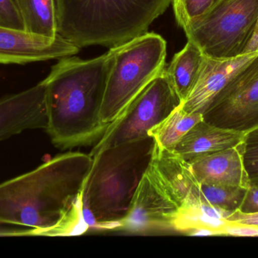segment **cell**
<instances>
[{
  "instance_id": "1",
  "label": "cell",
  "mask_w": 258,
  "mask_h": 258,
  "mask_svg": "<svg viewBox=\"0 0 258 258\" xmlns=\"http://www.w3.org/2000/svg\"><path fill=\"white\" fill-rule=\"evenodd\" d=\"M90 154L68 151L36 169L0 183V224L21 226V234L65 236L89 228L83 193Z\"/></svg>"
},
{
  "instance_id": "2",
  "label": "cell",
  "mask_w": 258,
  "mask_h": 258,
  "mask_svg": "<svg viewBox=\"0 0 258 258\" xmlns=\"http://www.w3.org/2000/svg\"><path fill=\"white\" fill-rule=\"evenodd\" d=\"M111 53L89 60L60 59L42 80L45 87V131L62 150L91 145L105 134L101 112Z\"/></svg>"
},
{
  "instance_id": "3",
  "label": "cell",
  "mask_w": 258,
  "mask_h": 258,
  "mask_svg": "<svg viewBox=\"0 0 258 258\" xmlns=\"http://www.w3.org/2000/svg\"><path fill=\"white\" fill-rule=\"evenodd\" d=\"M155 146L153 136H147L92 156L83 193V215L89 227L115 230L126 216Z\"/></svg>"
},
{
  "instance_id": "4",
  "label": "cell",
  "mask_w": 258,
  "mask_h": 258,
  "mask_svg": "<svg viewBox=\"0 0 258 258\" xmlns=\"http://www.w3.org/2000/svg\"><path fill=\"white\" fill-rule=\"evenodd\" d=\"M172 0H54L57 33L78 48H113L147 33Z\"/></svg>"
},
{
  "instance_id": "5",
  "label": "cell",
  "mask_w": 258,
  "mask_h": 258,
  "mask_svg": "<svg viewBox=\"0 0 258 258\" xmlns=\"http://www.w3.org/2000/svg\"><path fill=\"white\" fill-rule=\"evenodd\" d=\"M110 51V68L101 112V122L108 127L165 69L166 42L160 35L147 32Z\"/></svg>"
},
{
  "instance_id": "6",
  "label": "cell",
  "mask_w": 258,
  "mask_h": 258,
  "mask_svg": "<svg viewBox=\"0 0 258 258\" xmlns=\"http://www.w3.org/2000/svg\"><path fill=\"white\" fill-rule=\"evenodd\" d=\"M258 16V0H215L184 29L205 56L225 59L243 54Z\"/></svg>"
},
{
  "instance_id": "7",
  "label": "cell",
  "mask_w": 258,
  "mask_h": 258,
  "mask_svg": "<svg viewBox=\"0 0 258 258\" xmlns=\"http://www.w3.org/2000/svg\"><path fill=\"white\" fill-rule=\"evenodd\" d=\"M181 103L164 69L135 97L122 116L110 124L92 148L91 156L108 147L149 136L150 130L168 118Z\"/></svg>"
},
{
  "instance_id": "8",
  "label": "cell",
  "mask_w": 258,
  "mask_h": 258,
  "mask_svg": "<svg viewBox=\"0 0 258 258\" xmlns=\"http://www.w3.org/2000/svg\"><path fill=\"white\" fill-rule=\"evenodd\" d=\"M203 117L212 125L245 134L258 127V55L212 99Z\"/></svg>"
},
{
  "instance_id": "9",
  "label": "cell",
  "mask_w": 258,
  "mask_h": 258,
  "mask_svg": "<svg viewBox=\"0 0 258 258\" xmlns=\"http://www.w3.org/2000/svg\"><path fill=\"white\" fill-rule=\"evenodd\" d=\"M178 209L149 166L138 185L128 214L115 230L134 233L171 230Z\"/></svg>"
},
{
  "instance_id": "10",
  "label": "cell",
  "mask_w": 258,
  "mask_h": 258,
  "mask_svg": "<svg viewBox=\"0 0 258 258\" xmlns=\"http://www.w3.org/2000/svg\"><path fill=\"white\" fill-rule=\"evenodd\" d=\"M80 49L60 36L49 39L0 25V64L3 65L60 59L74 56Z\"/></svg>"
},
{
  "instance_id": "11",
  "label": "cell",
  "mask_w": 258,
  "mask_h": 258,
  "mask_svg": "<svg viewBox=\"0 0 258 258\" xmlns=\"http://www.w3.org/2000/svg\"><path fill=\"white\" fill-rule=\"evenodd\" d=\"M48 123L45 85L0 98V142L23 131L45 130Z\"/></svg>"
},
{
  "instance_id": "12",
  "label": "cell",
  "mask_w": 258,
  "mask_h": 258,
  "mask_svg": "<svg viewBox=\"0 0 258 258\" xmlns=\"http://www.w3.org/2000/svg\"><path fill=\"white\" fill-rule=\"evenodd\" d=\"M258 53L219 59L205 56L200 73L180 107L188 113L203 114L214 98Z\"/></svg>"
},
{
  "instance_id": "13",
  "label": "cell",
  "mask_w": 258,
  "mask_h": 258,
  "mask_svg": "<svg viewBox=\"0 0 258 258\" xmlns=\"http://www.w3.org/2000/svg\"><path fill=\"white\" fill-rule=\"evenodd\" d=\"M189 163L199 183L249 189V179L244 167L242 142L232 148L197 158Z\"/></svg>"
},
{
  "instance_id": "14",
  "label": "cell",
  "mask_w": 258,
  "mask_h": 258,
  "mask_svg": "<svg viewBox=\"0 0 258 258\" xmlns=\"http://www.w3.org/2000/svg\"><path fill=\"white\" fill-rule=\"evenodd\" d=\"M150 167L179 208L194 198L199 182L192 173L190 164L174 150L159 149L155 146Z\"/></svg>"
},
{
  "instance_id": "15",
  "label": "cell",
  "mask_w": 258,
  "mask_h": 258,
  "mask_svg": "<svg viewBox=\"0 0 258 258\" xmlns=\"http://www.w3.org/2000/svg\"><path fill=\"white\" fill-rule=\"evenodd\" d=\"M244 136L245 133L221 128L202 120L183 136L174 151L189 162L236 146L243 141Z\"/></svg>"
},
{
  "instance_id": "16",
  "label": "cell",
  "mask_w": 258,
  "mask_h": 258,
  "mask_svg": "<svg viewBox=\"0 0 258 258\" xmlns=\"http://www.w3.org/2000/svg\"><path fill=\"white\" fill-rule=\"evenodd\" d=\"M232 213L200 201L186 202L179 208L171 230L189 236H223L222 229Z\"/></svg>"
},
{
  "instance_id": "17",
  "label": "cell",
  "mask_w": 258,
  "mask_h": 258,
  "mask_svg": "<svg viewBox=\"0 0 258 258\" xmlns=\"http://www.w3.org/2000/svg\"><path fill=\"white\" fill-rule=\"evenodd\" d=\"M205 55L192 41L188 40L184 48L176 53L165 73L182 102L194 86Z\"/></svg>"
},
{
  "instance_id": "18",
  "label": "cell",
  "mask_w": 258,
  "mask_h": 258,
  "mask_svg": "<svg viewBox=\"0 0 258 258\" xmlns=\"http://www.w3.org/2000/svg\"><path fill=\"white\" fill-rule=\"evenodd\" d=\"M27 33L49 39L57 33L54 0H15Z\"/></svg>"
},
{
  "instance_id": "19",
  "label": "cell",
  "mask_w": 258,
  "mask_h": 258,
  "mask_svg": "<svg viewBox=\"0 0 258 258\" xmlns=\"http://www.w3.org/2000/svg\"><path fill=\"white\" fill-rule=\"evenodd\" d=\"M203 120V114L188 113L180 106L168 118L149 132L159 149L174 150L183 136L197 123Z\"/></svg>"
},
{
  "instance_id": "20",
  "label": "cell",
  "mask_w": 258,
  "mask_h": 258,
  "mask_svg": "<svg viewBox=\"0 0 258 258\" xmlns=\"http://www.w3.org/2000/svg\"><path fill=\"white\" fill-rule=\"evenodd\" d=\"M248 189L199 183L192 201H200L229 212L239 211ZM190 201V202H192Z\"/></svg>"
},
{
  "instance_id": "21",
  "label": "cell",
  "mask_w": 258,
  "mask_h": 258,
  "mask_svg": "<svg viewBox=\"0 0 258 258\" xmlns=\"http://www.w3.org/2000/svg\"><path fill=\"white\" fill-rule=\"evenodd\" d=\"M215 0H172L176 21L184 30L189 23L203 15Z\"/></svg>"
},
{
  "instance_id": "22",
  "label": "cell",
  "mask_w": 258,
  "mask_h": 258,
  "mask_svg": "<svg viewBox=\"0 0 258 258\" xmlns=\"http://www.w3.org/2000/svg\"><path fill=\"white\" fill-rule=\"evenodd\" d=\"M243 163L250 186L258 185V127L245 133L242 141Z\"/></svg>"
},
{
  "instance_id": "23",
  "label": "cell",
  "mask_w": 258,
  "mask_h": 258,
  "mask_svg": "<svg viewBox=\"0 0 258 258\" xmlns=\"http://www.w3.org/2000/svg\"><path fill=\"white\" fill-rule=\"evenodd\" d=\"M0 25L24 30L15 0H0Z\"/></svg>"
},
{
  "instance_id": "24",
  "label": "cell",
  "mask_w": 258,
  "mask_h": 258,
  "mask_svg": "<svg viewBox=\"0 0 258 258\" xmlns=\"http://www.w3.org/2000/svg\"><path fill=\"white\" fill-rule=\"evenodd\" d=\"M223 236H258V226L229 222L222 229Z\"/></svg>"
},
{
  "instance_id": "25",
  "label": "cell",
  "mask_w": 258,
  "mask_h": 258,
  "mask_svg": "<svg viewBox=\"0 0 258 258\" xmlns=\"http://www.w3.org/2000/svg\"><path fill=\"white\" fill-rule=\"evenodd\" d=\"M239 211L243 213L258 212V185L250 186Z\"/></svg>"
},
{
  "instance_id": "26",
  "label": "cell",
  "mask_w": 258,
  "mask_h": 258,
  "mask_svg": "<svg viewBox=\"0 0 258 258\" xmlns=\"http://www.w3.org/2000/svg\"><path fill=\"white\" fill-rule=\"evenodd\" d=\"M227 220L232 223L258 226V212L243 213L240 211H236L232 213Z\"/></svg>"
},
{
  "instance_id": "27",
  "label": "cell",
  "mask_w": 258,
  "mask_h": 258,
  "mask_svg": "<svg viewBox=\"0 0 258 258\" xmlns=\"http://www.w3.org/2000/svg\"><path fill=\"white\" fill-rule=\"evenodd\" d=\"M249 53H258V16L257 24L254 33L251 36V39L248 42L246 48L244 50L243 54H249Z\"/></svg>"
}]
</instances>
